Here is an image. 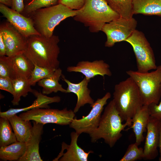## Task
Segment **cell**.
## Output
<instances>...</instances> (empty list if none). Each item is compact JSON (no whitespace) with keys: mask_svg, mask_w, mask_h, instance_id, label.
<instances>
[{"mask_svg":"<svg viewBox=\"0 0 161 161\" xmlns=\"http://www.w3.org/2000/svg\"><path fill=\"white\" fill-rule=\"evenodd\" d=\"M69 72H78L82 73L87 79H91L95 76L112 75L110 66L103 60H96L91 62L83 61H79L75 66H68L66 69Z\"/></svg>","mask_w":161,"mask_h":161,"instance_id":"cell-13","label":"cell"},{"mask_svg":"<svg viewBox=\"0 0 161 161\" xmlns=\"http://www.w3.org/2000/svg\"><path fill=\"white\" fill-rule=\"evenodd\" d=\"M59 0H30L25 5L23 12L30 14L40 8L48 7L58 4Z\"/></svg>","mask_w":161,"mask_h":161,"instance_id":"cell-31","label":"cell"},{"mask_svg":"<svg viewBox=\"0 0 161 161\" xmlns=\"http://www.w3.org/2000/svg\"><path fill=\"white\" fill-rule=\"evenodd\" d=\"M0 89L13 95V88L12 80L6 77H0Z\"/></svg>","mask_w":161,"mask_h":161,"instance_id":"cell-33","label":"cell"},{"mask_svg":"<svg viewBox=\"0 0 161 161\" xmlns=\"http://www.w3.org/2000/svg\"><path fill=\"white\" fill-rule=\"evenodd\" d=\"M0 33L6 46L7 56L12 57L24 53L26 47L27 38L9 22L1 25Z\"/></svg>","mask_w":161,"mask_h":161,"instance_id":"cell-11","label":"cell"},{"mask_svg":"<svg viewBox=\"0 0 161 161\" xmlns=\"http://www.w3.org/2000/svg\"><path fill=\"white\" fill-rule=\"evenodd\" d=\"M126 73L138 86L143 105L158 104L161 96V65L151 72L129 70Z\"/></svg>","mask_w":161,"mask_h":161,"instance_id":"cell-6","label":"cell"},{"mask_svg":"<svg viewBox=\"0 0 161 161\" xmlns=\"http://www.w3.org/2000/svg\"><path fill=\"white\" fill-rule=\"evenodd\" d=\"M137 25V21L133 18L120 17L105 24L101 30L107 37L105 46L112 47L116 43L125 41L136 30Z\"/></svg>","mask_w":161,"mask_h":161,"instance_id":"cell-9","label":"cell"},{"mask_svg":"<svg viewBox=\"0 0 161 161\" xmlns=\"http://www.w3.org/2000/svg\"><path fill=\"white\" fill-rule=\"evenodd\" d=\"M0 12L8 22L26 38L41 35L36 30L31 17H27L16 10L0 3Z\"/></svg>","mask_w":161,"mask_h":161,"instance_id":"cell-12","label":"cell"},{"mask_svg":"<svg viewBox=\"0 0 161 161\" xmlns=\"http://www.w3.org/2000/svg\"><path fill=\"white\" fill-rule=\"evenodd\" d=\"M25 143L17 141L9 145L0 147V158L4 161H18L24 155Z\"/></svg>","mask_w":161,"mask_h":161,"instance_id":"cell-24","label":"cell"},{"mask_svg":"<svg viewBox=\"0 0 161 161\" xmlns=\"http://www.w3.org/2000/svg\"><path fill=\"white\" fill-rule=\"evenodd\" d=\"M150 114L148 106L143 105L132 118V124L127 129H132L135 137V143L140 145L143 140V134L147 130Z\"/></svg>","mask_w":161,"mask_h":161,"instance_id":"cell-19","label":"cell"},{"mask_svg":"<svg viewBox=\"0 0 161 161\" xmlns=\"http://www.w3.org/2000/svg\"><path fill=\"white\" fill-rule=\"evenodd\" d=\"M79 135L75 132H72L70 134L71 141L69 145L65 142L62 144L61 152L66 149V152L58 155L53 161H87L89 154L92 153V151L86 152L79 147L77 144V140Z\"/></svg>","mask_w":161,"mask_h":161,"instance_id":"cell-15","label":"cell"},{"mask_svg":"<svg viewBox=\"0 0 161 161\" xmlns=\"http://www.w3.org/2000/svg\"><path fill=\"white\" fill-rule=\"evenodd\" d=\"M11 58L16 78L29 79L34 68V64L24 53L15 56Z\"/></svg>","mask_w":161,"mask_h":161,"instance_id":"cell-23","label":"cell"},{"mask_svg":"<svg viewBox=\"0 0 161 161\" xmlns=\"http://www.w3.org/2000/svg\"><path fill=\"white\" fill-rule=\"evenodd\" d=\"M6 55V46L1 34L0 33V56Z\"/></svg>","mask_w":161,"mask_h":161,"instance_id":"cell-36","label":"cell"},{"mask_svg":"<svg viewBox=\"0 0 161 161\" xmlns=\"http://www.w3.org/2000/svg\"><path fill=\"white\" fill-rule=\"evenodd\" d=\"M58 36L50 37L34 35L27 38V45L24 53L34 64L56 69L59 67L58 58L60 52Z\"/></svg>","mask_w":161,"mask_h":161,"instance_id":"cell-1","label":"cell"},{"mask_svg":"<svg viewBox=\"0 0 161 161\" xmlns=\"http://www.w3.org/2000/svg\"><path fill=\"white\" fill-rule=\"evenodd\" d=\"M134 14L161 16V0H132Z\"/></svg>","mask_w":161,"mask_h":161,"instance_id":"cell-21","label":"cell"},{"mask_svg":"<svg viewBox=\"0 0 161 161\" xmlns=\"http://www.w3.org/2000/svg\"><path fill=\"white\" fill-rule=\"evenodd\" d=\"M0 77L11 80L16 78L11 57L7 55L0 56Z\"/></svg>","mask_w":161,"mask_h":161,"instance_id":"cell-29","label":"cell"},{"mask_svg":"<svg viewBox=\"0 0 161 161\" xmlns=\"http://www.w3.org/2000/svg\"><path fill=\"white\" fill-rule=\"evenodd\" d=\"M148 106L150 116L161 120V101L159 104L153 103Z\"/></svg>","mask_w":161,"mask_h":161,"instance_id":"cell-34","label":"cell"},{"mask_svg":"<svg viewBox=\"0 0 161 161\" xmlns=\"http://www.w3.org/2000/svg\"><path fill=\"white\" fill-rule=\"evenodd\" d=\"M111 97L110 92H107L102 98H98L90 105L92 109L89 114L80 119H78L75 117L69 127L79 135L82 133L89 134L98 126L104 106Z\"/></svg>","mask_w":161,"mask_h":161,"instance_id":"cell-10","label":"cell"},{"mask_svg":"<svg viewBox=\"0 0 161 161\" xmlns=\"http://www.w3.org/2000/svg\"><path fill=\"white\" fill-rule=\"evenodd\" d=\"M56 69L38 66L34 64V68L29 79L31 86H35L37 82L52 75Z\"/></svg>","mask_w":161,"mask_h":161,"instance_id":"cell-28","label":"cell"},{"mask_svg":"<svg viewBox=\"0 0 161 161\" xmlns=\"http://www.w3.org/2000/svg\"><path fill=\"white\" fill-rule=\"evenodd\" d=\"M62 75V70L59 67L55 69L52 75L38 81V86L42 88V93L47 95L58 91L67 93L66 90L64 89L59 82Z\"/></svg>","mask_w":161,"mask_h":161,"instance_id":"cell-22","label":"cell"},{"mask_svg":"<svg viewBox=\"0 0 161 161\" xmlns=\"http://www.w3.org/2000/svg\"><path fill=\"white\" fill-rule=\"evenodd\" d=\"M25 5L24 0H13L11 8L21 13L23 12Z\"/></svg>","mask_w":161,"mask_h":161,"instance_id":"cell-35","label":"cell"},{"mask_svg":"<svg viewBox=\"0 0 161 161\" xmlns=\"http://www.w3.org/2000/svg\"><path fill=\"white\" fill-rule=\"evenodd\" d=\"M86 0H59L58 3L61 4L73 10H78L84 5Z\"/></svg>","mask_w":161,"mask_h":161,"instance_id":"cell-32","label":"cell"},{"mask_svg":"<svg viewBox=\"0 0 161 161\" xmlns=\"http://www.w3.org/2000/svg\"><path fill=\"white\" fill-rule=\"evenodd\" d=\"M105 0L120 17L126 19L133 18L132 0Z\"/></svg>","mask_w":161,"mask_h":161,"instance_id":"cell-26","label":"cell"},{"mask_svg":"<svg viewBox=\"0 0 161 161\" xmlns=\"http://www.w3.org/2000/svg\"><path fill=\"white\" fill-rule=\"evenodd\" d=\"M17 141L26 143L31 135L32 126L30 120H26L16 114L8 118Z\"/></svg>","mask_w":161,"mask_h":161,"instance_id":"cell-20","label":"cell"},{"mask_svg":"<svg viewBox=\"0 0 161 161\" xmlns=\"http://www.w3.org/2000/svg\"><path fill=\"white\" fill-rule=\"evenodd\" d=\"M13 93V99L11 102L14 106L19 104L21 97H26L30 92L32 93L33 89L31 88L29 79L17 78L12 80Z\"/></svg>","mask_w":161,"mask_h":161,"instance_id":"cell-25","label":"cell"},{"mask_svg":"<svg viewBox=\"0 0 161 161\" xmlns=\"http://www.w3.org/2000/svg\"><path fill=\"white\" fill-rule=\"evenodd\" d=\"M122 122L112 100L105 108L97 127L89 134L91 141L94 143L102 138L110 148L113 147L122 136L121 131L132 124V120L124 124Z\"/></svg>","mask_w":161,"mask_h":161,"instance_id":"cell-2","label":"cell"},{"mask_svg":"<svg viewBox=\"0 0 161 161\" xmlns=\"http://www.w3.org/2000/svg\"><path fill=\"white\" fill-rule=\"evenodd\" d=\"M160 121L150 116L147 126V134L143 148L144 160H153L158 155Z\"/></svg>","mask_w":161,"mask_h":161,"instance_id":"cell-14","label":"cell"},{"mask_svg":"<svg viewBox=\"0 0 161 161\" xmlns=\"http://www.w3.org/2000/svg\"><path fill=\"white\" fill-rule=\"evenodd\" d=\"M31 135L26 143L24 155L18 161H42L39 152V144L44 125L33 121Z\"/></svg>","mask_w":161,"mask_h":161,"instance_id":"cell-17","label":"cell"},{"mask_svg":"<svg viewBox=\"0 0 161 161\" xmlns=\"http://www.w3.org/2000/svg\"><path fill=\"white\" fill-rule=\"evenodd\" d=\"M113 97L123 122L131 120L143 106L138 86L129 77L115 85Z\"/></svg>","mask_w":161,"mask_h":161,"instance_id":"cell-3","label":"cell"},{"mask_svg":"<svg viewBox=\"0 0 161 161\" xmlns=\"http://www.w3.org/2000/svg\"><path fill=\"white\" fill-rule=\"evenodd\" d=\"M75 113L66 108L60 110L48 108H36L23 112L19 116L22 119L32 120L44 125L48 123L61 125H69L75 117Z\"/></svg>","mask_w":161,"mask_h":161,"instance_id":"cell-8","label":"cell"},{"mask_svg":"<svg viewBox=\"0 0 161 161\" xmlns=\"http://www.w3.org/2000/svg\"><path fill=\"white\" fill-rule=\"evenodd\" d=\"M159 130V135L158 147L159 149L160 155L159 158V160L160 161H161V120L160 121Z\"/></svg>","mask_w":161,"mask_h":161,"instance_id":"cell-37","label":"cell"},{"mask_svg":"<svg viewBox=\"0 0 161 161\" xmlns=\"http://www.w3.org/2000/svg\"><path fill=\"white\" fill-rule=\"evenodd\" d=\"M126 41L132 46L136 58L137 71L146 73L157 67L154 53L143 33L135 30Z\"/></svg>","mask_w":161,"mask_h":161,"instance_id":"cell-7","label":"cell"},{"mask_svg":"<svg viewBox=\"0 0 161 161\" xmlns=\"http://www.w3.org/2000/svg\"><path fill=\"white\" fill-rule=\"evenodd\" d=\"M24 0V1H27V2H28V1L30 0Z\"/></svg>","mask_w":161,"mask_h":161,"instance_id":"cell-39","label":"cell"},{"mask_svg":"<svg viewBox=\"0 0 161 161\" xmlns=\"http://www.w3.org/2000/svg\"><path fill=\"white\" fill-rule=\"evenodd\" d=\"M0 3L4 4L7 7H12L13 0H0Z\"/></svg>","mask_w":161,"mask_h":161,"instance_id":"cell-38","label":"cell"},{"mask_svg":"<svg viewBox=\"0 0 161 161\" xmlns=\"http://www.w3.org/2000/svg\"><path fill=\"white\" fill-rule=\"evenodd\" d=\"M120 17L105 0H86L73 18L88 27L91 32L97 33L101 31L105 24Z\"/></svg>","mask_w":161,"mask_h":161,"instance_id":"cell-4","label":"cell"},{"mask_svg":"<svg viewBox=\"0 0 161 161\" xmlns=\"http://www.w3.org/2000/svg\"><path fill=\"white\" fill-rule=\"evenodd\" d=\"M12 127L8 118L0 117V147L7 146L17 141L12 130Z\"/></svg>","mask_w":161,"mask_h":161,"instance_id":"cell-27","label":"cell"},{"mask_svg":"<svg viewBox=\"0 0 161 161\" xmlns=\"http://www.w3.org/2000/svg\"><path fill=\"white\" fill-rule=\"evenodd\" d=\"M32 93L36 98L32 105L25 108H10L6 111L0 112V117L8 118L20 112H25L33 109L48 108L49 107L48 104L52 103H59L61 100V97L58 96L49 97L33 89Z\"/></svg>","mask_w":161,"mask_h":161,"instance_id":"cell-18","label":"cell"},{"mask_svg":"<svg viewBox=\"0 0 161 161\" xmlns=\"http://www.w3.org/2000/svg\"><path fill=\"white\" fill-rule=\"evenodd\" d=\"M62 78L67 84L66 89L67 93L72 92L75 94L77 97V100L73 111L76 113L82 106L86 104L90 105L93 104L94 100L90 95V90L88 87V84L90 79L85 77L80 82L78 83L71 82L62 75Z\"/></svg>","mask_w":161,"mask_h":161,"instance_id":"cell-16","label":"cell"},{"mask_svg":"<svg viewBox=\"0 0 161 161\" xmlns=\"http://www.w3.org/2000/svg\"><path fill=\"white\" fill-rule=\"evenodd\" d=\"M136 143L129 145L120 161H135L143 159L144 155L143 149L139 147Z\"/></svg>","mask_w":161,"mask_h":161,"instance_id":"cell-30","label":"cell"},{"mask_svg":"<svg viewBox=\"0 0 161 161\" xmlns=\"http://www.w3.org/2000/svg\"><path fill=\"white\" fill-rule=\"evenodd\" d=\"M78 10H72L61 4L37 10L31 13L35 27L43 36L50 37L56 27L69 17H74Z\"/></svg>","mask_w":161,"mask_h":161,"instance_id":"cell-5","label":"cell"}]
</instances>
